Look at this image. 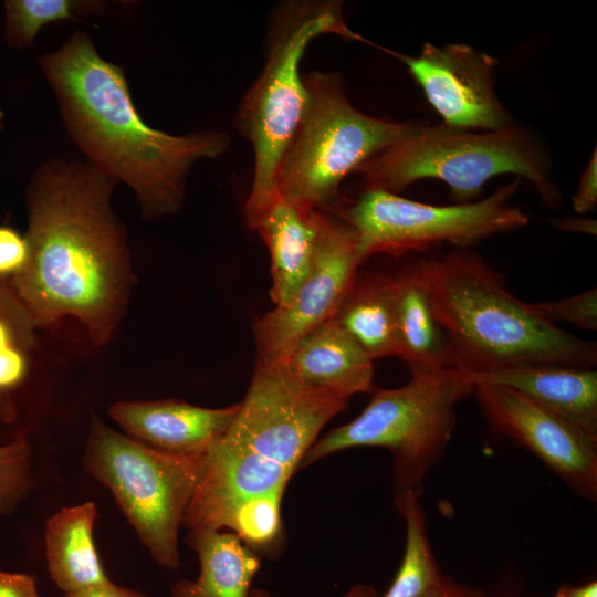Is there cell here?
I'll list each match as a JSON object with an SVG mask.
<instances>
[{
    "label": "cell",
    "mask_w": 597,
    "mask_h": 597,
    "mask_svg": "<svg viewBox=\"0 0 597 597\" xmlns=\"http://www.w3.org/2000/svg\"><path fill=\"white\" fill-rule=\"evenodd\" d=\"M116 181L91 163L52 158L28 188L29 254L11 286L35 326L78 320L95 345L113 334L132 282Z\"/></svg>",
    "instance_id": "6da1fadb"
},
{
    "label": "cell",
    "mask_w": 597,
    "mask_h": 597,
    "mask_svg": "<svg viewBox=\"0 0 597 597\" xmlns=\"http://www.w3.org/2000/svg\"><path fill=\"white\" fill-rule=\"evenodd\" d=\"M39 65L71 139L88 163L135 192L146 219L177 212L192 166L229 147L220 132L170 135L148 126L133 103L123 67L103 59L83 31L39 56Z\"/></svg>",
    "instance_id": "7a4b0ae2"
},
{
    "label": "cell",
    "mask_w": 597,
    "mask_h": 597,
    "mask_svg": "<svg viewBox=\"0 0 597 597\" xmlns=\"http://www.w3.org/2000/svg\"><path fill=\"white\" fill-rule=\"evenodd\" d=\"M348 401L303 383L284 363L258 359L233 422L207 453L182 524L189 532L220 531L243 501L284 492L318 432Z\"/></svg>",
    "instance_id": "3957f363"
},
{
    "label": "cell",
    "mask_w": 597,
    "mask_h": 597,
    "mask_svg": "<svg viewBox=\"0 0 597 597\" xmlns=\"http://www.w3.org/2000/svg\"><path fill=\"white\" fill-rule=\"evenodd\" d=\"M449 366L468 374L557 366L593 368L597 346L541 317L510 293L478 254L455 251L417 262Z\"/></svg>",
    "instance_id": "277c9868"
},
{
    "label": "cell",
    "mask_w": 597,
    "mask_h": 597,
    "mask_svg": "<svg viewBox=\"0 0 597 597\" xmlns=\"http://www.w3.org/2000/svg\"><path fill=\"white\" fill-rule=\"evenodd\" d=\"M362 40L343 19L339 2L296 1L275 15L264 67L239 108L238 123L254 154L244 212L251 226L277 196V177L301 123L307 90L300 64L308 44L324 34Z\"/></svg>",
    "instance_id": "5b68a950"
},
{
    "label": "cell",
    "mask_w": 597,
    "mask_h": 597,
    "mask_svg": "<svg viewBox=\"0 0 597 597\" xmlns=\"http://www.w3.org/2000/svg\"><path fill=\"white\" fill-rule=\"evenodd\" d=\"M367 190L397 193L420 179L446 182L457 200L475 198L491 178L513 174L527 179L548 206L559 203L549 178L547 161L532 137L522 128L470 133L443 124L419 126L404 139L356 170Z\"/></svg>",
    "instance_id": "8992f818"
},
{
    "label": "cell",
    "mask_w": 597,
    "mask_h": 597,
    "mask_svg": "<svg viewBox=\"0 0 597 597\" xmlns=\"http://www.w3.org/2000/svg\"><path fill=\"white\" fill-rule=\"evenodd\" d=\"M410 373L406 385L377 390L357 418L314 442L300 468L339 450L384 447L394 455L396 496L420 495L451 439L457 405L473 394L474 384L451 367Z\"/></svg>",
    "instance_id": "52a82bcc"
},
{
    "label": "cell",
    "mask_w": 597,
    "mask_h": 597,
    "mask_svg": "<svg viewBox=\"0 0 597 597\" xmlns=\"http://www.w3.org/2000/svg\"><path fill=\"white\" fill-rule=\"evenodd\" d=\"M307 103L277 177L279 195L303 210L329 203L341 181L368 159L411 137L417 124L366 115L348 101L338 75L304 76Z\"/></svg>",
    "instance_id": "ba28073f"
},
{
    "label": "cell",
    "mask_w": 597,
    "mask_h": 597,
    "mask_svg": "<svg viewBox=\"0 0 597 597\" xmlns=\"http://www.w3.org/2000/svg\"><path fill=\"white\" fill-rule=\"evenodd\" d=\"M83 463L112 492L151 557L177 568L178 532L205 474L207 454L163 452L94 417Z\"/></svg>",
    "instance_id": "9c48e42d"
},
{
    "label": "cell",
    "mask_w": 597,
    "mask_h": 597,
    "mask_svg": "<svg viewBox=\"0 0 597 597\" xmlns=\"http://www.w3.org/2000/svg\"><path fill=\"white\" fill-rule=\"evenodd\" d=\"M519 185L517 177L483 200L452 206L367 190L345 211V220L355 232L362 263L374 254L398 258L444 242L470 245L527 224V216L510 203Z\"/></svg>",
    "instance_id": "30bf717a"
},
{
    "label": "cell",
    "mask_w": 597,
    "mask_h": 597,
    "mask_svg": "<svg viewBox=\"0 0 597 597\" xmlns=\"http://www.w3.org/2000/svg\"><path fill=\"white\" fill-rule=\"evenodd\" d=\"M360 264L352 227L321 214L308 274L287 303L253 325L259 359L284 363L303 336L334 317Z\"/></svg>",
    "instance_id": "8fae6325"
},
{
    "label": "cell",
    "mask_w": 597,
    "mask_h": 597,
    "mask_svg": "<svg viewBox=\"0 0 597 597\" xmlns=\"http://www.w3.org/2000/svg\"><path fill=\"white\" fill-rule=\"evenodd\" d=\"M473 392L495 430L535 454L573 492L596 500L597 436L511 388L476 383Z\"/></svg>",
    "instance_id": "7c38bea8"
},
{
    "label": "cell",
    "mask_w": 597,
    "mask_h": 597,
    "mask_svg": "<svg viewBox=\"0 0 597 597\" xmlns=\"http://www.w3.org/2000/svg\"><path fill=\"white\" fill-rule=\"evenodd\" d=\"M402 61L428 102L454 129L499 130L510 117L494 92L496 60L467 44L422 45L417 56L392 53Z\"/></svg>",
    "instance_id": "4fadbf2b"
},
{
    "label": "cell",
    "mask_w": 597,
    "mask_h": 597,
    "mask_svg": "<svg viewBox=\"0 0 597 597\" xmlns=\"http://www.w3.org/2000/svg\"><path fill=\"white\" fill-rule=\"evenodd\" d=\"M240 402L203 408L178 399L118 401L109 416L128 437L156 450L179 454H207L233 422Z\"/></svg>",
    "instance_id": "5bb4252c"
},
{
    "label": "cell",
    "mask_w": 597,
    "mask_h": 597,
    "mask_svg": "<svg viewBox=\"0 0 597 597\" xmlns=\"http://www.w3.org/2000/svg\"><path fill=\"white\" fill-rule=\"evenodd\" d=\"M284 364L303 383L347 398L374 389L373 360L334 317L303 336Z\"/></svg>",
    "instance_id": "9a60e30c"
},
{
    "label": "cell",
    "mask_w": 597,
    "mask_h": 597,
    "mask_svg": "<svg viewBox=\"0 0 597 597\" xmlns=\"http://www.w3.org/2000/svg\"><path fill=\"white\" fill-rule=\"evenodd\" d=\"M463 374L473 384L511 388L569 423L597 436L596 369L532 366Z\"/></svg>",
    "instance_id": "2e32d148"
},
{
    "label": "cell",
    "mask_w": 597,
    "mask_h": 597,
    "mask_svg": "<svg viewBox=\"0 0 597 597\" xmlns=\"http://www.w3.org/2000/svg\"><path fill=\"white\" fill-rule=\"evenodd\" d=\"M317 210H303L279 193L250 226L264 240L271 258L270 295L275 306L287 303L308 274L315 253Z\"/></svg>",
    "instance_id": "e0dca14e"
},
{
    "label": "cell",
    "mask_w": 597,
    "mask_h": 597,
    "mask_svg": "<svg viewBox=\"0 0 597 597\" xmlns=\"http://www.w3.org/2000/svg\"><path fill=\"white\" fill-rule=\"evenodd\" d=\"M94 502L65 506L46 522L45 555L50 576L65 594L103 586L108 579L94 543Z\"/></svg>",
    "instance_id": "ac0fdd59"
},
{
    "label": "cell",
    "mask_w": 597,
    "mask_h": 597,
    "mask_svg": "<svg viewBox=\"0 0 597 597\" xmlns=\"http://www.w3.org/2000/svg\"><path fill=\"white\" fill-rule=\"evenodd\" d=\"M187 542L198 555L196 580L181 579L170 597H250V586L260 561L234 533L189 532Z\"/></svg>",
    "instance_id": "d6986e66"
},
{
    "label": "cell",
    "mask_w": 597,
    "mask_h": 597,
    "mask_svg": "<svg viewBox=\"0 0 597 597\" xmlns=\"http://www.w3.org/2000/svg\"><path fill=\"white\" fill-rule=\"evenodd\" d=\"M334 318L371 360L399 355L392 275L357 272Z\"/></svg>",
    "instance_id": "ffe728a7"
},
{
    "label": "cell",
    "mask_w": 597,
    "mask_h": 597,
    "mask_svg": "<svg viewBox=\"0 0 597 597\" xmlns=\"http://www.w3.org/2000/svg\"><path fill=\"white\" fill-rule=\"evenodd\" d=\"M399 357L413 370L449 366L444 335L434 317L417 262L392 275Z\"/></svg>",
    "instance_id": "44dd1931"
},
{
    "label": "cell",
    "mask_w": 597,
    "mask_h": 597,
    "mask_svg": "<svg viewBox=\"0 0 597 597\" xmlns=\"http://www.w3.org/2000/svg\"><path fill=\"white\" fill-rule=\"evenodd\" d=\"M419 496L411 491L396 496V505L406 521V547L398 573L383 597H420L442 576Z\"/></svg>",
    "instance_id": "7402d4cb"
},
{
    "label": "cell",
    "mask_w": 597,
    "mask_h": 597,
    "mask_svg": "<svg viewBox=\"0 0 597 597\" xmlns=\"http://www.w3.org/2000/svg\"><path fill=\"white\" fill-rule=\"evenodd\" d=\"M3 7L4 40L9 46L24 50L32 46L43 27L101 13L104 3L86 0H7Z\"/></svg>",
    "instance_id": "603a6c76"
},
{
    "label": "cell",
    "mask_w": 597,
    "mask_h": 597,
    "mask_svg": "<svg viewBox=\"0 0 597 597\" xmlns=\"http://www.w3.org/2000/svg\"><path fill=\"white\" fill-rule=\"evenodd\" d=\"M35 323L10 282L0 279V359L27 353L33 343ZM15 408L10 395L0 394V421L11 422Z\"/></svg>",
    "instance_id": "cb8c5ba5"
},
{
    "label": "cell",
    "mask_w": 597,
    "mask_h": 597,
    "mask_svg": "<svg viewBox=\"0 0 597 597\" xmlns=\"http://www.w3.org/2000/svg\"><path fill=\"white\" fill-rule=\"evenodd\" d=\"M283 493L271 492L243 501L231 514L227 528L252 549L270 547L281 533Z\"/></svg>",
    "instance_id": "d4e9b609"
},
{
    "label": "cell",
    "mask_w": 597,
    "mask_h": 597,
    "mask_svg": "<svg viewBox=\"0 0 597 597\" xmlns=\"http://www.w3.org/2000/svg\"><path fill=\"white\" fill-rule=\"evenodd\" d=\"M31 450L25 440L0 446V516L13 512L31 488Z\"/></svg>",
    "instance_id": "484cf974"
},
{
    "label": "cell",
    "mask_w": 597,
    "mask_h": 597,
    "mask_svg": "<svg viewBox=\"0 0 597 597\" xmlns=\"http://www.w3.org/2000/svg\"><path fill=\"white\" fill-rule=\"evenodd\" d=\"M531 305L541 317L553 324L567 322L584 329H597L596 289H590L572 297L532 303Z\"/></svg>",
    "instance_id": "4316f807"
},
{
    "label": "cell",
    "mask_w": 597,
    "mask_h": 597,
    "mask_svg": "<svg viewBox=\"0 0 597 597\" xmlns=\"http://www.w3.org/2000/svg\"><path fill=\"white\" fill-rule=\"evenodd\" d=\"M28 254L25 235L11 227L0 226V279L17 275L23 269Z\"/></svg>",
    "instance_id": "83f0119b"
},
{
    "label": "cell",
    "mask_w": 597,
    "mask_h": 597,
    "mask_svg": "<svg viewBox=\"0 0 597 597\" xmlns=\"http://www.w3.org/2000/svg\"><path fill=\"white\" fill-rule=\"evenodd\" d=\"M597 156L596 148L584 170L578 190L572 198L573 207L578 213H586L595 210L597 205Z\"/></svg>",
    "instance_id": "f1b7e54d"
},
{
    "label": "cell",
    "mask_w": 597,
    "mask_h": 597,
    "mask_svg": "<svg viewBox=\"0 0 597 597\" xmlns=\"http://www.w3.org/2000/svg\"><path fill=\"white\" fill-rule=\"evenodd\" d=\"M0 597L40 596L33 576L0 570Z\"/></svg>",
    "instance_id": "f546056e"
},
{
    "label": "cell",
    "mask_w": 597,
    "mask_h": 597,
    "mask_svg": "<svg viewBox=\"0 0 597 597\" xmlns=\"http://www.w3.org/2000/svg\"><path fill=\"white\" fill-rule=\"evenodd\" d=\"M420 597H490L486 593L479 588H474L457 582L450 576L442 575L440 579L433 584Z\"/></svg>",
    "instance_id": "4dcf8cb0"
},
{
    "label": "cell",
    "mask_w": 597,
    "mask_h": 597,
    "mask_svg": "<svg viewBox=\"0 0 597 597\" xmlns=\"http://www.w3.org/2000/svg\"><path fill=\"white\" fill-rule=\"evenodd\" d=\"M65 597H146L145 595L134 591L132 589H127L121 586H116L112 582L94 587L87 590L73 593V594H65Z\"/></svg>",
    "instance_id": "1f68e13d"
},
{
    "label": "cell",
    "mask_w": 597,
    "mask_h": 597,
    "mask_svg": "<svg viewBox=\"0 0 597 597\" xmlns=\"http://www.w3.org/2000/svg\"><path fill=\"white\" fill-rule=\"evenodd\" d=\"M554 597H597V582L591 580L583 585H562Z\"/></svg>",
    "instance_id": "d6a6232c"
},
{
    "label": "cell",
    "mask_w": 597,
    "mask_h": 597,
    "mask_svg": "<svg viewBox=\"0 0 597 597\" xmlns=\"http://www.w3.org/2000/svg\"><path fill=\"white\" fill-rule=\"evenodd\" d=\"M552 223L559 229L570 231H582L590 234H596V221L583 218L555 219Z\"/></svg>",
    "instance_id": "836d02e7"
},
{
    "label": "cell",
    "mask_w": 597,
    "mask_h": 597,
    "mask_svg": "<svg viewBox=\"0 0 597 597\" xmlns=\"http://www.w3.org/2000/svg\"><path fill=\"white\" fill-rule=\"evenodd\" d=\"M250 597H271L266 590L254 589L250 593Z\"/></svg>",
    "instance_id": "e575fe53"
},
{
    "label": "cell",
    "mask_w": 597,
    "mask_h": 597,
    "mask_svg": "<svg viewBox=\"0 0 597 597\" xmlns=\"http://www.w3.org/2000/svg\"><path fill=\"white\" fill-rule=\"evenodd\" d=\"M2 119H3V113L0 109V130L3 128Z\"/></svg>",
    "instance_id": "d590c367"
}]
</instances>
